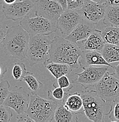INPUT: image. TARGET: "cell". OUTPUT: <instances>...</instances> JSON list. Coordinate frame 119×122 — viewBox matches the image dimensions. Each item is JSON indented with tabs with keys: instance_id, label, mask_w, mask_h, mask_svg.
Instances as JSON below:
<instances>
[{
	"instance_id": "6da1fadb",
	"label": "cell",
	"mask_w": 119,
	"mask_h": 122,
	"mask_svg": "<svg viewBox=\"0 0 119 122\" xmlns=\"http://www.w3.org/2000/svg\"><path fill=\"white\" fill-rule=\"evenodd\" d=\"M81 53V49L76 44L56 35L51 41L49 59L47 62L66 63L74 70L79 68V60Z\"/></svg>"
},
{
	"instance_id": "7a4b0ae2",
	"label": "cell",
	"mask_w": 119,
	"mask_h": 122,
	"mask_svg": "<svg viewBox=\"0 0 119 122\" xmlns=\"http://www.w3.org/2000/svg\"><path fill=\"white\" fill-rule=\"evenodd\" d=\"M30 35L20 25L8 29L2 43L4 52L15 59L23 60L26 58Z\"/></svg>"
},
{
	"instance_id": "3957f363",
	"label": "cell",
	"mask_w": 119,
	"mask_h": 122,
	"mask_svg": "<svg viewBox=\"0 0 119 122\" xmlns=\"http://www.w3.org/2000/svg\"><path fill=\"white\" fill-rule=\"evenodd\" d=\"M51 40L49 35L41 34L30 36L26 58L30 66L43 63L49 59Z\"/></svg>"
},
{
	"instance_id": "277c9868",
	"label": "cell",
	"mask_w": 119,
	"mask_h": 122,
	"mask_svg": "<svg viewBox=\"0 0 119 122\" xmlns=\"http://www.w3.org/2000/svg\"><path fill=\"white\" fill-rule=\"evenodd\" d=\"M58 104L54 100L41 97L36 94L30 96L29 106L26 113L36 122H52Z\"/></svg>"
},
{
	"instance_id": "5b68a950",
	"label": "cell",
	"mask_w": 119,
	"mask_h": 122,
	"mask_svg": "<svg viewBox=\"0 0 119 122\" xmlns=\"http://www.w3.org/2000/svg\"><path fill=\"white\" fill-rule=\"evenodd\" d=\"M83 99L84 114L90 120L94 122H103L107 115L106 112L107 103L97 95L96 91L87 90L80 93Z\"/></svg>"
},
{
	"instance_id": "8992f818",
	"label": "cell",
	"mask_w": 119,
	"mask_h": 122,
	"mask_svg": "<svg viewBox=\"0 0 119 122\" xmlns=\"http://www.w3.org/2000/svg\"><path fill=\"white\" fill-rule=\"evenodd\" d=\"M94 86L97 95L107 103H110L119 97V79L108 71Z\"/></svg>"
},
{
	"instance_id": "52a82bcc",
	"label": "cell",
	"mask_w": 119,
	"mask_h": 122,
	"mask_svg": "<svg viewBox=\"0 0 119 122\" xmlns=\"http://www.w3.org/2000/svg\"><path fill=\"white\" fill-rule=\"evenodd\" d=\"M19 25L27 32L30 36L41 34L50 35L57 30L56 24L40 16L31 18L27 15L20 21Z\"/></svg>"
},
{
	"instance_id": "ba28073f",
	"label": "cell",
	"mask_w": 119,
	"mask_h": 122,
	"mask_svg": "<svg viewBox=\"0 0 119 122\" xmlns=\"http://www.w3.org/2000/svg\"><path fill=\"white\" fill-rule=\"evenodd\" d=\"M108 66H89L83 68L81 73H75L78 77L73 80V83H77L87 89L91 86H95L102 79L105 73L108 70Z\"/></svg>"
},
{
	"instance_id": "9c48e42d",
	"label": "cell",
	"mask_w": 119,
	"mask_h": 122,
	"mask_svg": "<svg viewBox=\"0 0 119 122\" xmlns=\"http://www.w3.org/2000/svg\"><path fill=\"white\" fill-rule=\"evenodd\" d=\"M30 102L29 94L23 87L15 86L10 91L3 105L13 109L17 114L24 113L27 110Z\"/></svg>"
},
{
	"instance_id": "30bf717a",
	"label": "cell",
	"mask_w": 119,
	"mask_h": 122,
	"mask_svg": "<svg viewBox=\"0 0 119 122\" xmlns=\"http://www.w3.org/2000/svg\"><path fill=\"white\" fill-rule=\"evenodd\" d=\"M34 8L36 16L44 17L56 25L58 18L64 11L57 1L52 0H37Z\"/></svg>"
},
{
	"instance_id": "8fae6325",
	"label": "cell",
	"mask_w": 119,
	"mask_h": 122,
	"mask_svg": "<svg viewBox=\"0 0 119 122\" xmlns=\"http://www.w3.org/2000/svg\"><path fill=\"white\" fill-rule=\"evenodd\" d=\"M34 7L33 0H21L11 4H4L2 11L7 20L16 21L27 16Z\"/></svg>"
},
{
	"instance_id": "7c38bea8",
	"label": "cell",
	"mask_w": 119,
	"mask_h": 122,
	"mask_svg": "<svg viewBox=\"0 0 119 122\" xmlns=\"http://www.w3.org/2000/svg\"><path fill=\"white\" fill-rule=\"evenodd\" d=\"M83 20L80 9L66 10L57 20L56 26L62 35L67 36Z\"/></svg>"
},
{
	"instance_id": "4fadbf2b",
	"label": "cell",
	"mask_w": 119,
	"mask_h": 122,
	"mask_svg": "<svg viewBox=\"0 0 119 122\" xmlns=\"http://www.w3.org/2000/svg\"><path fill=\"white\" fill-rule=\"evenodd\" d=\"M107 4H98L89 0H84L80 9L83 19L95 24L104 18Z\"/></svg>"
},
{
	"instance_id": "5bb4252c",
	"label": "cell",
	"mask_w": 119,
	"mask_h": 122,
	"mask_svg": "<svg viewBox=\"0 0 119 122\" xmlns=\"http://www.w3.org/2000/svg\"><path fill=\"white\" fill-rule=\"evenodd\" d=\"M96 25L95 23L83 20L65 38L74 44H77L79 41H84L96 30Z\"/></svg>"
},
{
	"instance_id": "9a60e30c",
	"label": "cell",
	"mask_w": 119,
	"mask_h": 122,
	"mask_svg": "<svg viewBox=\"0 0 119 122\" xmlns=\"http://www.w3.org/2000/svg\"><path fill=\"white\" fill-rule=\"evenodd\" d=\"M79 68L83 69L89 66H113L108 63L100 52L96 51H82L81 56L79 60Z\"/></svg>"
},
{
	"instance_id": "2e32d148",
	"label": "cell",
	"mask_w": 119,
	"mask_h": 122,
	"mask_svg": "<svg viewBox=\"0 0 119 122\" xmlns=\"http://www.w3.org/2000/svg\"><path fill=\"white\" fill-rule=\"evenodd\" d=\"M64 106L76 114H84L83 99L80 93H68L66 92Z\"/></svg>"
},
{
	"instance_id": "e0dca14e",
	"label": "cell",
	"mask_w": 119,
	"mask_h": 122,
	"mask_svg": "<svg viewBox=\"0 0 119 122\" xmlns=\"http://www.w3.org/2000/svg\"><path fill=\"white\" fill-rule=\"evenodd\" d=\"M105 42L100 34V30H97L93 32L84 41L83 48L86 51H96L101 52L104 46Z\"/></svg>"
},
{
	"instance_id": "ac0fdd59",
	"label": "cell",
	"mask_w": 119,
	"mask_h": 122,
	"mask_svg": "<svg viewBox=\"0 0 119 122\" xmlns=\"http://www.w3.org/2000/svg\"><path fill=\"white\" fill-rule=\"evenodd\" d=\"M77 115L67 109L62 103L59 104L55 111L53 120L56 122H78Z\"/></svg>"
},
{
	"instance_id": "d6986e66",
	"label": "cell",
	"mask_w": 119,
	"mask_h": 122,
	"mask_svg": "<svg viewBox=\"0 0 119 122\" xmlns=\"http://www.w3.org/2000/svg\"><path fill=\"white\" fill-rule=\"evenodd\" d=\"M44 65L52 75L57 79L61 76L70 75L73 71V69L69 65L66 63L46 62Z\"/></svg>"
},
{
	"instance_id": "ffe728a7",
	"label": "cell",
	"mask_w": 119,
	"mask_h": 122,
	"mask_svg": "<svg viewBox=\"0 0 119 122\" xmlns=\"http://www.w3.org/2000/svg\"><path fill=\"white\" fill-rule=\"evenodd\" d=\"M103 22L105 25L119 27V5H107Z\"/></svg>"
},
{
	"instance_id": "44dd1931",
	"label": "cell",
	"mask_w": 119,
	"mask_h": 122,
	"mask_svg": "<svg viewBox=\"0 0 119 122\" xmlns=\"http://www.w3.org/2000/svg\"><path fill=\"white\" fill-rule=\"evenodd\" d=\"M100 34L105 44L119 45V27L106 25Z\"/></svg>"
},
{
	"instance_id": "7402d4cb",
	"label": "cell",
	"mask_w": 119,
	"mask_h": 122,
	"mask_svg": "<svg viewBox=\"0 0 119 122\" xmlns=\"http://www.w3.org/2000/svg\"><path fill=\"white\" fill-rule=\"evenodd\" d=\"M100 52L108 63L119 62V45L105 44Z\"/></svg>"
},
{
	"instance_id": "603a6c76",
	"label": "cell",
	"mask_w": 119,
	"mask_h": 122,
	"mask_svg": "<svg viewBox=\"0 0 119 122\" xmlns=\"http://www.w3.org/2000/svg\"><path fill=\"white\" fill-rule=\"evenodd\" d=\"M23 81H25V83L27 84L28 86V89L33 95L36 94L40 89L44 86V84L38 80L32 72L28 71L25 73Z\"/></svg>"
},
{
	"instance_id": "cb8c5ba5",
	"label": "cell",
	"mask_w": 119,
	"mask_h": 122,
	"mask_svg": "<svg viewBox=\"0 0 119 122\" xmlns=\"http://www.w3.org/2000/svg\"><path fill=\"white\" fill-rule=\"evenodd\" d=\"M52 86L54 87L53 91H51L50 89H49L47 92L48 99L54 100L56 103H57L58 105L63 103L65 100L66 92L62 87H60V86L56 87L54 83L52 85Z\"/></svg>"
},
{
	"instance_id": "d4e9b609",
	"label": "cell",
	"mask_w": 119,
	"mask_h": 122,
	"mask_svg": "<svg viewBox=\"0 0 119 122\" xmlns=\"http://www.w3.org/2000/svg\"><path fill=\"white\" fill-rule=\"evenodd\" d=\"M27 72L26 66L22 62H16L14 64L12 70V77L17 82L23 81L24 76Z\"/></svg>"
},
{
	"instance_id": "484cf974",
	"label": "cell",
	"mask_w": 119,
	"mask_h": 122,
	"mask_svg": "<svg viewBox=\"0 0 119 122\" xmlns=\"http://www.w3.org/2000/svg\"><path fill=\"white\" fill-rule=\"evenodd\" d=\"M110 103V107L107 116L112 122H119V100L117 99Z\"/></svg>"
},
{
	"instance_id": "4316f807",
	"label": "cell",
	"mask_w": 119,
	"mask_h": 122,
	"mask_svg": "<svg viewBox=\"0 0 119 122\" xmlns=\"http://www.w3.org/2000/svg\"><path fill=\"white\" fill-rule=\"evenodd\" d=\"M10 84L7 80H2L0 82V105L4 102L10 93Z\"/></svg>"
},
{
	"instance_id": "83f0119b",
	"label": "cell",
	"mask_w": 119,
	"mask_h": 122,
	"mask_svg": "<svg viewBox=\"0 0 119 122\" xmlns=\"http://www.w3.org/2000/svg\"><path fill=\"white\" fill-rule=\"evenodd\" d=\"M13 113L11 109L9 107L0 105V122H8L11 120Z\"/></svg>"
},
{
	"instance_id": "f1b7e54d",
	"label": "cell",
	"mask_w": 119,
	"mask_h": 122,
	"mask_svg": "<svg viewBox=\"0 0 119 122\" xmlns=\"http://www.w3.org/2000/svg\"><path fill=\"white\" fill-rule=\"evenodd\" d=\"M57 83L60 87H62V89H66L67 91H70L73 87H74V83H71L66 75H63L60 76L57 79Z\"/></svg>"
},
{
	"instance_id": "f546056e",
	"label": "cell",
	"mask_w": 119,
	"mask_h": 122,
	"mask_svg": "<svg viewBox=\"0 0 119 122\" xmlns=\"http://www.w3.org/2000/svg\"><path fill=\"white\" fill-rule=\"evenodd\" d=\"M84 0H67V10L80 9L84 4Z\"/></svg>"
},
{
	"instance_id": "4dcf8cb0",
	"label": "cell",
	"mask_w": 119,
	"mask_h": 122,
	"mask_svg": "<svg viewBox=\"0 0 119 122\" xmlns=\"http://www.w3.org/2000/svg\"><path fill=\"white\" fill-rule=\"evenodd\" d=\"M17 121L19 122H34V120L26 113V112L23 113H21L20 114H17Z\"/></svg>"
},
{
	"instance_id": "1f68e13d",
	"label": "cell",
	"mask_w": 119,
	"mask_h": 122,
	"mask_svg": "<svg viewBox=\"0 0 119 122\" xmlns=\"http://www.w3.org/2000/svg\"><path fill=\"white\" fill-rule=\"evenodd\" d=\"M7 72V66L4 62H0V82L3 79L5 74Z\"/></svg>"
},
{
	"instance_id": "d6a6232c",
	"label": "cell",
	"mask_w": 119,
	"mask_h": 122,
	"mask_svg": "<svg viewBox=\"0 0 119 122\" xmlns=\"http://www.w3.org/2000/svg\"><path fill=\"white\" fill-rule=\"evenodd\" d=\"M6 32H7V31H6L2 28L0 27V47L3 43L4 40L5 36L6 35Z\"/></svg>"
},
{
	"instance_id": "836d02e7",
	"label": "cell",
	"mask_w": 119,
	"mask_h": 122,
	"mask_svg": "<svg viewBox=\"0 0 119 122\" xmlns=\"http://www.w3.org/2000/svg\"><path fill=\"white\" fill-rule=\"evenodd\" d=\"M57 2L60 4L63 10H67V0H57Z\"/></svg>"
},
{
	"instance_id": "e575fe53",
	"label": "cell",
	"mask_w": 119,
	"mask_h": 122,
	"mask_svg": "<svg viewBox=\"0 0 119 122\" xmlns=\"http://www.w3.org/2000/svg\"><path fill=\"white\" fill-rule=\"evenodd\" d=\"M112 68L114 70V72L113 73V75L119 79V64L115 66H113Z\"/></svg>"
},
{
	"instance_id": "d590c367",
	"label": "cell",
	"mask_w": 119,
	"mask_h": 122,
	"mask_svg": "<svg viewBox=\"0 0 119 122\" xmlns=\"http://www.w3.org/2000/svg\"><path fill=\"white\" fill-rule=\"evenodd\" d=\"M107 5H119V0H107Z\"/></svg>"
},
{
	"instance_id": "8d00e7d4",
	"label": "cell",
	"mask_w": 119,
	"mask_h": 122,
	"mask_svg": "<svg viewBox=\"0 0 119 122\" xmlns=\"http://www.w3.org/2000/svg\"><path fill=\"white\" fill-rule=\"evenodd\" d=\"M89 1L97 2L98 4H107V0H89Z\"/></svg>"
},
{
	"instance_id": "74e56055",
	"label": "cell",
	"mask_w": 119,
	"mask_h": 122,
	"mask_svg": "<svg viewBox=\"0 0 119 122\" xmlns=\"http://www.w3.org/2000/svg\"><path fill=\"white\" fill-rule=\"evenodd\" d=\"M3 1L4 2V4H11L14 3L16 1H19V0H3Z\"/></svg>"
},
{
	"instance_id": "f35d334b",
	"label": "cell",
	"mask_w": 119,
	"mask_h": 122,
	"mask_svg": "<svg viewBox=\"0 0 119 122\" xmlns=\"http://www.w3.org/2000/svg\"><path fill=\"white\" fill-rule=\"evenodd\" d=\"M33 1H34V2H35V1H37V0H33Z\"/></svg>"
},
{
	"instance_id": "ab89813d",
	"label": "cell",
	"mask_w": 119,
	"mask_h": 122,
	"mask_svg": "<svg viewBox=\"0 0 119 122\" xmlns=\"http://www.w3.org/2000/svg\"><path fill=\"white\" fill-rule=\"evenodd\" d=\"M52 1H57V0H52Z\"/></svg>"
}]
</instances>
